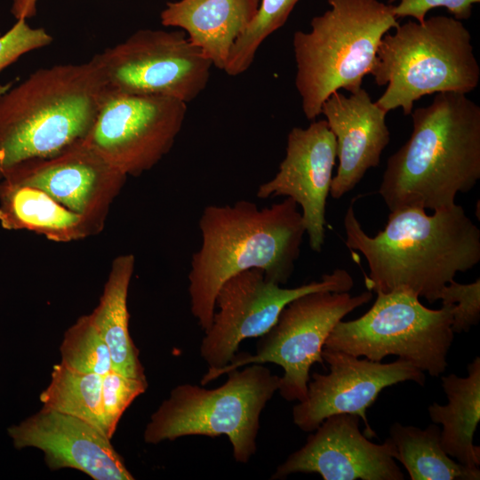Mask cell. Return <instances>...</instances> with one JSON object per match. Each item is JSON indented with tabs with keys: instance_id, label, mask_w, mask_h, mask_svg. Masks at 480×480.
Instances as JSON below:
<instances>
[{
	"instance_id": "cell-3",
	"label": "cell",
	"mask_w": 480,
	"mask_h": 480,
	"mask_svg": "<svg viewBox=\"0 0 480 480\" xmlns=\"http://www.w3.org/2000/svg\"><path fill=\"white\" fill-rule=\"evenodd\" d=\"M410 115L412 134L388 159L378 193L390 212L451 207L480 179V107L466 94L439 92Z\"/></svg>"
},
{
	"instance_id": "cell-15",
	"label": "cell",
	"mask_w": 480,
	"mask_h": 480,
	"mask_svg": "<svg viewBox=\"0 0 480 480\" xmlns=\"http://www.w3.org/2000/svg\"><path fill=\"white\" fill-rule=\"evenodd\" d=\"M336 157V138L325 119L314 120L307 128L293 127L278 172L257 189L260 199L285 196L300 206L309 246L316 252L324 243L326 202Z\"/></svg>"
},
{
	"instance_id": "cell-26",
	"label": "cell",
	"mask_w": 480,
	"mask_h": 480,
	"mask_svg": "<svg viewBox=\"0 0 480 480\" xmlns=\"http://www.w3.org/2000/svg\"><path fill=\"white\" fill-rule=\"evenodd\" d=\"M60 364L84 373L104 375L112 370L108 345L89 315L80 316L64 333Z\"/></svg>"
},
{
	"instance_id": "cell-9",
	"label": "cell",
	"mask_w": 480,
	"mask_h": 480,
	"mask_svg": "<svg viewBox=\"0 0 480 480\" xmlns=\"http://www.w3.org/2000/svg\"><path fill=\"white\" fill-rule=\"evenodd\" d=\"M372 298L369 290L355 296L348 292L320 291L293 300L273 327L260 336L254 355H235L223 368L208 370L201 384L248 364L273 363L284 370L280 396L286 401H302L307 396L309 370L315 363H324L322 351L336 324Z\"/></svg>"
},
{
	"instance_id": "cell-11",
	"label": "cell",
	"mask_w": 480,
	"mask_h": 480,
	"mask_svg": "<svg viewBox=\"0 0 480 480\" xmlns=\"http://www.w3.org/2000/svg\"><path fill=\"white\" fill-rule=\"evenodd\" d=\"M353 285L351 275L343 268L294 288H283L268 280L261 269L239 272L227 279L216 295L218 310L204 332L201 356L209 371L221 369L230 363L244 340L269 331L293 300L314 292H349Z\"/></svg>"
},
{
	"instance_id": "cell-4",
	"label": "cell",
	"mask_w": 480,
	"mask_h": 480,
	"mask_svg": "<svg viewBox=\"0 0 480 480\" xmlns=\"http://www.w3.org/2000/svg\"><path fill=\"white\" fill-rule=\"evenodd\" d=\"M106 92L90 60L39 68L0 93V180L86 140Z\"/></svg>"
},
{
	"instance_id": "cell-31",
	"label": "cell",
	"mask_w": 480,
	"mask_h": 480,
	"mask_svg": "<svg viewBox=\"0 0 480 480\" xmlns=\"http://www.w3.org/2000/svg\"><path fill=\"white\" fill-rule=\"evenodd\" d=\"M11 12L16 20L33 18L37 12L38 0H11Z\"/></svg>"
},
{
	"instance_id": "cell-27",
	"label": "cell",
	"mask_w": 480,
	"mask_h": 480,
	"mask_svg": "<svg viewBox=\"0 0 480 480\" xmlns=\"http://www.w3.org/2000/svg\"><path fill=\"white\" fill-rule=\"evenodd\" d=\"M147 388V380L124 376L113 370L103 375L102 422L104 433L109 439L114 436L123 413Z\"/></svg>"
},
{
	"instance_id": "cell-14",
	"label": "cell",
	"mask_w": 480,
	"mask_h": 480,
	"mask_svg": "<svg viewBox=\"0 0 480 480\" xmlns=\"http://www.w3.org/2000/svg\"><path fill=\"white\" fill-rule=\"evenodd\" d=\"M126 180L124 172L84 140L52 157L22 163L0 181L43 190L83 216L98 235Z\"/></svg>"
},
{
	"instance_id": "cell-5",
	"label": "cell",
	"mask_w": 480,
	"mask_h": 480,
	"mask_svg": "<svg viewBox=\"0 0 480 480\" xmlns=\"http://www.w3.org/2000/svg\"><path fill=\"white\" fill-rule=\"evenodd\" d=\"M331 9L315 16L308 32L293 34L295 86L308 120L324 100L344 89L362 88L383 36L399 23L393 5L379 0H327Z\"/></svg>"
},
{
	"instance_id": "cell-7",
	"label": "cell",
	"mask_w": 480,
	"mask_h": 480,
	"mask_svg": "<svg viewBox=\"0 0 480 480\" xmlns=\"http://www.w3.org/2000/svg\"><path fill=\"white\" fill-rule=\"evenodd\" d=\"M228 372L221 386L207 389L193 384L176 386L151 415L144 430L147 444L186 436H227L236 462L255 454L260 416L278 391L280 377L261 364Z\"/></svg>"
},
{
	"instance_id": "cell-22",
	"label": "cell",
	"mask_w": 480,
	"mask_h": 480,
	"mask_svg": "<svg viewBox=\"0 0 480 480\" xmlns=\"http://www.w3.org/2000/svg\"><path fill=\"white\" fill-rule=\"evenodd\" d=\"M134 267L132 253L120 254L112 260L99 304L89 316L108 347L112 370L147 380L140 351L129 332L127 298Z\"/></svg>"
},
{
	"instance_id": "cell-17",
	"label": "cell",
	"mask_w": 480,
	"mask_h": 480,
	"mask_svg": "<svg viewBox=\"0 0 480 480\" xmlns=\"http://www.w3.org/2000/svg\"><path fill=\"white\" fill-rule=\"evenodd\" d=\"M13 446L43 452L51 470L72 468L94 480H132L124 459L105 433L76 417L42 407L7 428Z\"/></svg>"
},
{
	"instance_id": "cell-13",
	"label": "cell",
	"mask_w": 480,
	"mask_h": 480,
	"mask_svg": "<svg viewBox=\"0 0 480 480\" xmlns=\"http://www.w3.org/2000/svg\"><path fill=\"white\" fill-rule=\"evenodd\" d=\"M322 357L330 366L329 373L314 372L306 397L292 409L294 424L305 432L314 431L332 415L353 414L363 420L364 436L375 437L366 411L380 393L404 381H414L420 386L426 382L424 372L400 357L381 363L326 347Z\"/></svg>"
},
{
	"instance_id": "cell-12",
	"label": "cell",
	"mask_w": 480,
	"mask_h": 480,
	"mask_svg": "<svg viewBox=\"0 0 480 480\" xmlns=\"http://www.w3.org/2000/svg\"><path fill=\"white\" fill-rule=\"evenodd\" d=\"M187 103L170 97L106 93L86 141L127 177L152 169L172 149Z\"/></svg>"
},
{
	"instance_id": "cell-25",
	"label": "cell",
	"mask_w": 480,
	"mask_h": 480,
	"mask_svg": "<svg viewBox=\"0 0 480 480\" xmlns=\"http://www.w3.org/2000/svg\"><path fill=\"white\" fill-rule=\"evenodd\" d=\"M299 1L261 0L254 19L234 44L223 71L236 76L248 70L259 47L285 24Z\"/></svg>"
},
{
	"instance_id": "cell-8",
	"label": "cell",
	"mask_w": 480,
	"mask_h": 480,
	"mask_svg": "<svg viewBox=\"0 0 480 480\" xmlns=\"http://www.w3.org/2000/svg\"><path fill=\"white\" fill-rule=\"evenodd\" d=\"M376 293L365 314L336 324L324 347L377 362L397 356L432 377L443 374L454 338L452 305L431 309L408 291Z\"/></svg>"
},
{
	"instance_id": "cell-20",
	"label": "cell",
	"mask_w": 480,
	"mask_h": 480,
	"mask_svg": "<svg viewBox=\"0 0 480 480\" xmlns=\"http://www.w3.org/2000/svg\"><path fill=\"white\" fill-rule=\"evenodd\" d=\"M0 224L8 230H27L57 243L96 236L81 215L41 189L0 181Z\"/></svg>"
},
{
	"instance_id": "cell-18",
	"label": "cell",
	"mask_w": 480,
	"mask_h": 480,
	"mask_svg": "<svg viewBox=\"0 0 480 480\" xmlns=\"http://www.w3.org/2000/svg\"><path fill=\"white\" fill-rule=\"evenodd\" d=\"M321 114L336 138L339 165L330 194L340 199L362 180L369 169L380 164L390 140L387 112L360 88L349 96L333 92L323 103Z\"/></svg>"
},
{
	"instance_id": "cell-1",
	"label": "cell",
	"mask_w": 480,
	"mask_h": 480,
	"mask_svg": "<svg viewBox=\"0 0 480 480\" xmlns=\"http://www.w3.org/2000/svg\"><path fill=\"white\" fill-rule=\"evenodd\" d=\"M354 200L344 216L345 244L364 257L369 291H408L433 303L457 273L480 261V230L461 205L432 215L420 207L392 211L385 228L370 236L356 216Z\"/></svg>"
},
{
	"instance_id": "cell-30",
	"label": "cell",
	"mask_w": 480,
	"mask_h": 480,
	"mask_svg": "<svg viewBox=\"0 0 480 480\" xmlns=\"http://www.w3.org/2000/svg\"><path fill=\"white\" fill-rule=\"evenodd\" d=\"M397 0H388V4ZM480 0H399L397 5H393L396 17H412L418 22L426 19L427 13L436 7L446 8L453 18L457 20H468L471 17L474 4Z\"/></svg>"
},
{
	"instance_id": "cell-21",
	"label": "cell",
	"mask_w": 480,
	"mask_h": 480,
	"mask_svg": "<svg viewBox=\"0 0 480 480\" xmlns=\"http://www.w3.org/2000/svg\"><path fill=\"white\" fill-rule=\"evenodd\" d=\"M446 404L434 402L428 408L433 423L441 424V444L458 462L479 468L480 447L473 443L480 421V357L468 364V375L441 377Z\"/></svg>"
},
{
	"instance_id": "cell-28",
	"label": "cell",
	"mask_w": 480,
	"mask_h": 480,
	"mask_svg": "<svg viewBox=\"0 0 480 480\" xmlns=\"http://www.w3.org/2000/svg\"><path fill=\"white\" fill-rule=\"evenodd\" d=\"M442 305H452V330L468 332L480 320V279L469 284L455 280L447 284L439 294Z\"/></svg>"
},
{
	"instance_id": "cell-32",
	"label": "cell",
	"mask_w": 480,
	"mask_h": 480,
	"mask_svg": "<svg viewBox=\"0 0 480 480\" xmlns=\"http://www.w3.org/2000/svg\"><path fill=\"white\" fill-rule=\"evenodd\" d=\"M13 84V82H8L6 84H0V93L9 89Z\"/></svg>"
},
{
	"instance_id": "cell-29",
	"label": "cell",
	"mask_w": 480,
	"mask_h": 480,
	"mask_svg": "<svg viewBox=\"0 0 480 480\" xmlns=\"http://www.w3.org/2000/svg\"><path fill=\"white\" fill-rule=\"evenodd\" d=\"M52 36L43 28H32L25 19L0 36V72L22 55L52 44Z\"/></svg>"
},
{
	"instance_id": "cell-6",
	"label": "cell",
	"mask_w": 480,
	"mask_h": 480,
	"mask_svg": "<svg viewBox=\"0 0 480 480\" xmlns=\"http://www.w3.org/2000/svg\"><path fill=\"white\" fill-rule=\"evenodd\" d=\"M369 74L378 85L387 84L376 104L387 113L401 108L407 116L423 96L472 92L480 68L468 28L460 20L439 15L386 33Z\"/></svg>"
},
{
	"instance_id": "cell-2",
	"label": "cell",
	"mask_w": 480,
	"mask_h": 480,
	"mask_svg": "<svg viewBox=\"0 0 480 480\" xmlns=\"http://www.w3.org/2000/svg\"><path fill=\"white\" fill-rule=\"evenodd\" d=\"M199 228L202 243L191 258L188 294L191 313L204 332L212 324L215 298L227 279L258 268L268 280L286 284L306 234L301 212L290 197L262 209L247 200L208 205Z\"/></svg>"
},
{
	"instance_id": "cell-24",
	"label": "cell",
	"mask_w": 480,
	"mask_h": 480,
	"mask_svg": "<svg viewBox=\"0 0 480 480\" xmlns=\"http://www.w3.org/2000/svg\"><path fill=\"white\" fill-rule=\"evenodd\" d=\"M102 377L71 370L60 363L52 367L51 380L40 394L43 407L85 420L103 432Z\"/></svg>"
},
{
	"instance_id": "cell-19",
	"label": "cell",
	"mask_w": 480,
	"mask_h": 480,
	"mask_svg": "<svg viewBox=\"0 0 480 480\" xmlns=\"http://www.w3.org/2000/svg\"><path fill=\"white\" fill-rule=\"evenodd\" d=\"M260 0H180L161 12L164 27L181 28L212 67L224 70L237 38L254 19Z\"/></svg>"
},
{
	"instance_id": "cell-10",
	"label": "cell",
	"mask_w": 480,
	"mask_h": 480,
	"mask_svg": "<svg viewBox=\"0 0 480 480\" xmlns=\"http://www.w3.org/2000/svg\"><path fill=\"white\" fill-rule=\"evenodd\" d=\"M91 60L106 93L164 96L186 103L205 89L212 67L183 30L140 29Z\"/></svg>"
},
{
	"instance_id": "cell-16",
	"label": "cell",
	"mask_w": 480,
	"mask_h": 480,
	"mask_svg": "<svg viewBox=\"0 0 480 480\" xmlns=\"http://www.w3.org/2000/svg\"><path fill=\"white\" fill-rule=\"evenodd\" d=\"M359 416L326 418L306 444L280 464L271 479L317 473L324 480H404L388 440L375 444L360 431Z\"/></svg>"
},
{
	"instance_id": "cell-23",
	"label": "cell",
	"mask_w": 480,
	"mask_h": 480,
	"mask_svg": "<svg viewBox=\"0 0 480 480\" xmlns=\"http://www.w3.org/2000/svg\"><path fill=\"white\" fill-rule=\"evenodd\" d=\"M393 458L405 468L412 480H479V468L463 465L450 457L441 444V428L433 423L421 429L395 422L389 428Z\"/></svg>"
}]
</instances>
